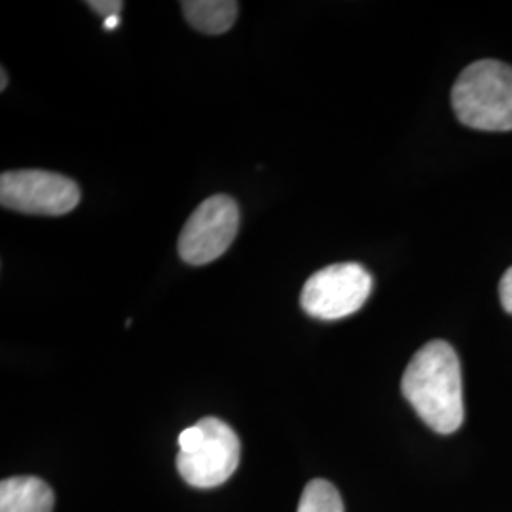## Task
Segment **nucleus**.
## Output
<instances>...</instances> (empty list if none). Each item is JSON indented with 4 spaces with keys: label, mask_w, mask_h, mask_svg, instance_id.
<instances>
[{
    "label": "nucleus",
    "mask_w": 512,
    "mask_h": 512,
    "mask_svg": "<svg viewBox=\"0 0 512 512\" xmlns=\"http://www.w3.org/2000/svg\"><path fill=\"white\" fill-rule=\"evenodd\" d=\"M401 389L404 399L433 431L452 435L463 425L461 363L448 342H427L406 366Z\"/></svg>",
    "instance_id": "nucleus-1"
},
{
    "label": "nucleus",
    "mask_w": 512,
    "mask_h": 512,
    "mask_svg": "<svg viewBox=\"0 0 512 512\" xmlns=\"http://www.w3.org/2000/svg\"><path fill=\"white\" fill-rule=\"evenodd\" d=\"M452 107L463 126L512 131V67L480 59L465 67L452 88Z\"/></svg>",
    "instance_id": "nucleus-2"
},
{
    "label": "nucleus",
    "mask_w": 512,
    "mask_h": 512,
    "mask_svg": "<svg viewBox=\"0 0 512 512\" xmlns=\"http://www.w3.org/2000/svg\"><path fill=\"white\" fill-rule=\"evenodd\" d=\"M372 287V275L361 264H332L306 281L300 304L315 319L336 321L361 310Z\"/></svg>",
    "instance_id": "nucleus-3"
},
{
    "label": "nucleus",
    "mask_w": 512,
    "mask_h": 512,
    "mask_svg": "<svg viewBox=\"0 0 512 512\" xmlns=\"http://www.w3.org/2000/svg\"><path fill=\"white\" fill-rule=\"evenodd\" d=\"M80 202V188L73 179L52 171L21 169L0 177V203L25 215L59 217Z\"/></svg>",
    "instance_id": "nucleus-4"
},
{
    "label": "nucleus",
    "mask_w": 512,
    "mask_h": 512,
    "mask_svg": "<svg viewBox=\"0 0 512 512\" xmlns=\"http://www.w3.org/2000/svg\"><path fill=\"white\" fill-rule=\"evenodd\" d=\"M238 228V203L224 194L211 196L186 220L179 255L190 266H205L230 249Z\"/></svg>",
    "instance_id": "nucleus-5"
},
{
    "label": "nucleus",
    "mask_w": 512,
    "mask_h": 512,
    "mask_svg": "<svg viewBox=\"0 0 512 512\" xmlns=\"http://www.w3.org/2000/svg\"><path fill=\"white\" fill-rule=\"evenodd\" d=\"M200 444L190 452H179L177 469L186 484L194 488H217L236 473L239 444L236 431L219 418H202Z\"/></svg>",
    "instance_id": "nucleus-6"
},
{
    "label": "nucleus",
    "mask_w": 512,
    "mask_h": 512,
    "mask_svg": "<svg viewBox=\"0 0 512 512\" xmlns=\"http://www.w3.org/2000/svg\"><path fill=\"white\" fill-rule=\"evenodd\" d=\"M54 490L37 476H14L0 482V512H52Z\"/></svg>",
    "instance_id": "nucleus-7"
},
{
    "label": "nucleus",
    "mask_w": 512,
    "mask_h": 512,
    "mask_svg": "<svg viewBox=\"0 0 512 512\" xmlns=\"http://www.w3.org/2000/svg\"><path fill=\"white\" fill-rule=\"evenodd\" d=\"M184 18L200 33L222 35L232 29L238 18V2L234 0H186Z\"/></svg>",
    "instance_id": "nucleus-8"
},
{
    "label": "nucleus",
    "mask_w": 512,
    "mask_h": 512,
    "mask_svg": "<svg viewBox=\"0 0 512 512\" xmlns=\"http://www.w3.org/2000/svg\"><path fill=\"white\" fill-rule=\"evenodd\" d=\"M296 512H344V503L329 480L315 478L304 488Z\"/></svg>",
    "instance_id": "nucleus-9"
},
{
    "label": "nucleus",
    "mask_w": 512,
    "mask_h": 512,
    "mask_svg": "<svg viewBox=\"0 0 512 512\" xmlns=\"http://www.w3.org/2000/svg\"><path fill=\"white\" fill-rule=\"evenodd\" d=\"M86 4L92 8L95 14L103 16L105 19L120 16V12L124 8V2H120V0H90Z\"/></svg>",
    "instance_id": "nucleus-10"
},
{
    "label": "nucleus",
    "mask_w": 512,
    "mask_h": 512,
    "mask_svg": "<svg viewBox=\"0 0 512 512\" xmlns=\"http://www.w3.org/2000/svg\"><path fill=\"white\" fill-rule=\"evenodd\" d=\"M499 300H501L503 310L507 311L509 315H512V266L505 272V275L501 277V283H499Z\"/></svg>",
    "instance_id": "nucleus-11"
},
{
    "label": "nucleus",
    "mask_w": 512,
    "mask_h": 512,
    "mask_svg": "<svg viewBox=\"0 0 512 512\" xmlns=\"http://www.w3.org/2000/svg\"><path fill=\"white\" fill-rule=\"evenodd\" d=\"M120 25V16H114V18L105 19V29H116Z\"/></svg>",
    "instance_id": "nucleus-12"
},
{
    "label": "nucleus",
    "mask_w": 512,
    "mask_h": 512,
    "mask_svg": "<svg viewBox=\"0 0 512 512\" xmlns=\"http://www.w3.org/2000/svg\"><path fill=\"white\" fill-rule=\"evenodd\" d=\"M0 73H2V84H0V90L4 92V90H6V86H8V84H6V82H8V78H6V71H4V69H2Z\"/></svg>",
    "instance_id": "nucleus-13"
}]
</instances>
